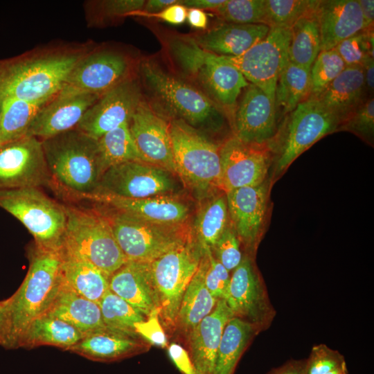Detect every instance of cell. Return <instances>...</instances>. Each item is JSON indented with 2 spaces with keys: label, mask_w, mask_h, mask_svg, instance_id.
Here are the masks:
<instances>
[{
  "label": "cell",
  "mask_w": 374,
  "mask_h": 374,
  "mask_svg": "<svg viewBox=\"0 0 374 374\" xmlns=\"http://www.w3.org/2000/svg\"><path fill=\"white\" fill-rule=\"evenodd\" d=\"M166 47L177 72L221 107L231 125L238 100L249 84L242 73L223 56L200 47L192 36L170 35Z\"/></svg>",
  "instance_id": "6da1fadb"
},
{
  "label": "cell",
  "mask_w": 374,
  "mask_h": 374,
  "mask_svg": "<svg viewBox=\"0 0 374 374\" xmlns=\"http://www.w3.org/2000/svg\"><path fill=\"white\" fill-rule=\"evenodd\" d=\"M139 73L154 103L164 116L182 120L198 130L217 132L231 121L225 111L192 84L163 69L152 59L143 60Z\"/></svg>",
  "instance_id": "7a4b0ae2"
},
{
  "label": "cell",
  "mask_w": 374,
  "mask_h": 374,
  "mask_svg": "<svg viewBox=\"0 0 374 374\" xmlns=\"http://www.w3.org/2000/svg\"><path fill=\"white\" fill-rule=\"evenodd\" d=\"M29 260L22 283L10 297L3 301L9 321L8 349L17 348L28 326L48 312L63 285L60 249L34 244Z\"/></svg>",
  "instance_id": "3957f363"
},
{
  "label": "cell",
  "mask_w": 374,
  "mask_h": 374,
  "mask_svg": "<svg viewBox=\"0 0 374 374\" xmlns=\"http://www.w3.org/2000/svg\"><path fill=\"white\" fill-rule=\"evenodd\" d=\"M41 141L55 193L73 200L97 189L104 172L97 139L75 127Z\"/></svg>",
  "instance_id": "277c9868"
},
{
  "label": "cell",
  "mask_w": 374,
  "mask_h": 374,
  "mask_svg": "<svg viewBox=\"0 0 374 374\" xmlns=\"http://www.w3.org/2000/svg\"><path fill=\"white\" fill-rule=\"evenodd\" d=\"M84 54L78 50L54 51L5 60L0 98L51 99L62 89Z\"/></svg>",
  "instance_id": "5b68a950"
},
{
  "label": "cell",
  "mask_w": 374,
  "mask_h": 374,
  "mask_svg": "<svg viewBox=\"0 0 374 374\" xmlns=\"http://www.w3.org/2000/svg\"><path fill=\"white\" fill-rule=\"evenodd\" d=\"M170 134L176 173L184 186L201 201L220 190L221 144L179 119L170 120Z\"/></svg>",
  "instance_id": "8992f818"
},
{
  "label": "cell",
  "mask_w": 374,
  "mask_h": 374,
  "mask_svg": "<svg viewBox=\"0 0 374 374\" xmlns=\"http://www.w3.org/2000/svg\"><path fill=\"white\" fill-rule=\"evenodd\" d=\"M339 125L338 119L317 98L310 96L299 104L282 119L274 139L268 145L272 155L271 184L314 143L337 132Z\"/></svg>",
  "instance_id": "52a82bcc"
},
{
  "label": "cell",
  "mask_w": 374,
  "mask_h": 374,
  "mask_svg": "<svg viewBox=\"0 0 374 374\" xmlns=\"http://www.w3.org/2000/svg\"><path fill=\"white\" fill-rule=\"evenodd\" d=\"M64 205L67 221L61 249L84 258L109 278L127 260L109 219L96 207Z\"/></svg>",
  "instance_id": "ba28073f"
},
{
  "label": "cell",
  "mask_w": 374,
  "mask_h": 374,
  "mask_svg": "<svg viewBox=\"0 0 374 374\" xmlns=\"http://www.w3.org/2000/svg\"><path fill=\"white\" fill-rule=\"evenodd\" d=\"M109 219L115 238L127 260L151 262L193 238L192 226L144 220L96 205Z\"/></svg>",
  "instance_id": "9c48e42d"
},
{
  "label": "cell",
  "mask_w": 374,
  "mask_h": 374,
  "mask_svg": "<svg viewBox=\"0 0 374 374\" xmlns=\"http://www.w3.org/2000/svg\"><path fill=\"white\" fill-rule=\"evenodd\" d=\"M0 208L19 220L39 247L61 249L66 227L65 205L48 197L40 188L0 190Z\"/></svg>",
  "instance_id": "30bf717a"
},
{
  "label": "cell",
  "mask_w": 374,
  "mask_h": 374,
  "mask_svg": "<svg viewBox=\"0 0 374 374\" xmlns=\"http://www.w3.org/2000/svg\"><path fill=\"white\" fill-rule=\"evenodd\" d=\"M204 250L193 237L185 244L150 262V272L160 305V321L174 332L184 292L198 269Z\"/></svg>",
  "instance_id": "8fae6325"
},
{
  "label": "cell",
  "mask_w": 374,
  "mask_h": 374,
  "mask_svg": "<svg viewBox=\"0 0 374 374\" xmlns=\"http://www.w3.org/2000/svg\"><path fill=\"white\" fill-rule=\"evenodd\" d=\"M177 177L150 163L127 161L107 168L94 192L132 199L177 196L181 185Z\"/></svg>",
  "instance_id": "7c38bea8"
},
{
  "label": "cell",
  "mask_w": 374,
  "mask_h": 374,
  "mask_svg": "<svg viewBox=\"0 0 374 374\" xmlns=\"http://www.w3.org/2000/svg\"><path fill=\"white\" fill-rule=\"evenodd\" d=\"M225 301L233 317L249 323L259 333L271 326L276 315L254 258L246 254L231 272Z\"/></svg>",
  "instance_id": "4fadbf2b"
},
{
  "label": "cell",
  "mask_w": 374,
  "mask_h": 374,
  "mask_svg": "<svg viewBox=\"0 0 374 374\" xmlns=\"http://www.w3.org/2000/svg\"><path fill=\"white\" fill-rule=\"evenodd\" d=\"M290 39V28L270 27L267 35L243 54L223 57L274 101L278 76L289 61Z\"/></svg>",
  "instance_id": "5bb4252c"
},
{
  "label": "cell",
  "mask_w": 374,
  "mask_h": 374,
  "mask_svg": "<svg viewBox=\"0 0 374 374\" xmlns=\"http://www.w3.org/2000/svg\"><path fill=\"white\" fill-rule=\"evenodd\" d=\"M44 186L55 188L41 140L26 135L0 145V190Z\"/></svg>",
  "instance_id": "9a60e30c"
},
{
  "label": "cell",
  "mask_w": 374,
  "mask_h": 374,
  "mask_svg": "<svg viewBox=\"0 0 374 374\" xmlns=\"http://www.w3.org/2000/svg\"><path fill=\"white\" fill-rule=\"evenodd\" d=\"M269 179L252 186L226 192L229 222L244 253L255 258L265 231L269 209Z\"/></svg>",
  "instance_id": "2e32d148"
},
{
  "label": "cell",
  "mask_w": 374,
  "mask_h": 374,
  "mask_svg": "<svg viewBox=\"0 0 374 374\" xmlns=\"http://www.w3.org/2000/svg\"><path fill=\"white\" fill-rule=\"evenodd\" d=\"M132 66L130 58L117 51L100 50L85 53L60 91L102 96L131 78Z\"/></svg>",
  "instance_id": "e0dca14e"
},
{
  "label": "cell",
  "mask_w": 374,
  "mask_h": 374,
  "mask_svg": "<svg viewBox=\"0 0 374 374\" xmlns=\"http://www.w3.org/2000/svg\"><path fill=\"white\" fill-rule=\"evenodd\" d=\"M220 154L221 190L257 186L268 179L272 164L268 146L247 145L232 135L220 145Z\"/></svg>",
  "instance_id": "ac0fdd59"
},
{
  "label": "cell",
  "mask_w": 374,
  "mask_h": 374,
  "mask_svg": "<svg viewBox=\"0 0 374 374\" xmlns=\"http://www.w3.org/2000/svg\"><path fill=\"white\" fill-rule=\"evenodd\" d=\"M142 98L138 82L131 77L103 94L86 111L76 127L98 139L128 123Z\"/></svg>",
  "instance_id": "d6986e66"
},
{
  "label": "cell",
  "mask_w": 374,
  "mask_h": 374,
  "mask_svg": "<svg viewBox=\"0 0 374 374\" xmlns=\"http://www.w3.org/2000/svg\"><path fill=\"white\" fill-rule=\"evenodd\" d=\"M278 126L274 101L249 83L233 116V135L247 145L268 146Z\"/></svg>",
  "instance_id": "ffe728a7"
},
{
  "label": "cell",
  "mask_w": 374,
  "mask_h": 374,
  "mask_svg": "<svg viewBox=\"0 0 374 374\" xmlns=\"http://www.w3.org/2000/svg\"><path fill=\"white\" fill-rule=\"evenodd\" d=\"M128 126L132 137L146 162L177 175L170 121L143 98L131 116Z\"/></svg>",
  "instance_id": "44dd1931"
},
{
  "label": "cell",
  "mask_w": 374,
  "mask_h": 374,
  "mask_svg": "<svg viewBox=\"0 0 374 374\" xmlns=\"http://www.w3.org/2000/svg\"><path fill=\"white\" fill-rule=\"evenodd\" d=\"M73 200L89 201L96 205L157 223L185 224L189 222L190 217L189 204L177 196L132 199L93 192L77 196Z\"/></svg>",
  "instance_id": "7402d4cb"
},
{
  "label": "cell",
  "mask_w": 374,
  "mask_h": 374,
  "mask_svg": "<svg viewBox=\"0 0 374 374\" xmlns=\"http://www.w3.org/2000/svg\"><path fill=\"white\" fill-rule=\"evenodd\" d=\"M100 96L60 91L38 112L26 135L43 140L76 127L86 111Z\"/></svg>",
  "instance_id": "603a6c76"
},
{
  "label": "cell",
  "mask_w": 374,
  "mask_h": 374,
  "mask_svg": "<svg viewBox=\"0 0 374 374\" xmlns=\"http://www.w3.org/2000/svg\"><path fill=\"white\" fill-rule=\"evenodd\" d=\"M233 314L224 299L190 332L186 342L197 374H213L224 329Z\"/></svg>",
  "instance_id": "cb8c5ba5"
},
{
  "label": "cell",
  "mask_w": 374,
  "mask_h": 374,
  "mask_svg": "<svg viewBox=\"0 0 374 374\" xmlns=\"http://www.w3.org/2000/svg\"><path fill=\"white\" fill-rule=\"evenodd\" d=\"M316 15L321 51L335 48L341 41L365 30L357 0H319Z\"/></svg>",
  "instance_id": "d4e9b609"
},
{
  "label": "cell",
  "mask_w": 374,
  "mask_h": 374,
  "mask_svg": "<svg viewBox=\"0 0 374 374\" xmlns=\"http://www.w3.org/2000/svg\"><path fill=\"white\" fill-rule=\"evenodd\" d=\"M109 290L145 317L160 308L150 262L127 260L109 277Z\"/></svg>",
  "instance_id": "484cf974"
},
{
  "label": "cell",
  "mask_w": 374,
  "mask_h": 374,
  "mask_svg": "<svg viewBox=\"0 0 374 374\" xmlns=\"http://www.w3.org/2000/svg\"><path fill=\"white\" fill-rule=\"evenodd\" d=\"M270 27L265 24H244L224 22L192 36L204 50L226 57L243 54L262 39Z\"/></svg>",
  "instance_id": "4316f807"
},
{
  "label": "cell",
  "mask_w": 374,
  "mask_h": 374,
  "mask_svg": "<svg viewBox=\"0 0 374 374\" xmlns=\"http://www.w3.org/2000/svg\"><path fill=\"white\" fill-rule=\"evenodd\" d=\"M147 343L139 337L106 328L84 335L69 351L93 361L111 362L147 350Z\"/></svg>",
  "instance_id": "83f0119b"
},
{
  "label": "cell",
  "mask_w": 374,
  "mask_h": 374,
  "mask_svg": "<svg viewBox=\"0 0 374 374\" xmlns=\"http://www.w3.org/2000/svg\"><path fill=\"white\" fill-rule=\"evenodd\" d=\"M317 98L341 125L368 98L362 66H346Z\"/></svg>",
  "instance_id": "f1b7e54d"
},
{
  "label": "cell",
  "mask_w": 374,
  "mask_h": 374,
  "mask_svg": "<svg viewBox=\"0 0 374 374\" xmlns=\"http://www.w3.org/2000/svg\"><path fill=\"white\" fill-rule=\"evenodd\" d=\"M206 266V253L204 249L198 269L184 292L176 319L174 332L185 341L193 329L213 310L218 301L211 295L205 285Z\"/></svg>",
  "instance_id": "f546056e"
},
{
  "label": "cell",
  "mask_w": 374,
  "mask_h": 374,
  "mask_svg": "<svg viewBox=\"0 0 374 374\" xmlns=\"http://www.w3.org/2000/svg\"><path fill=\"white\" fill-rule=\"evenodd\" d=\"M63 284L76 294L99 303L109 290V278L84 258L60 249Z\"/></svg>",
  "instance_id": "4dcf8cb0"
},
{
  "label": "cell",
  "mask_w": 374,
  "mask_h": 374,
  "mask_svg": "<svg viewBox=\"0 0 374 374\" xmlns=\"http://www.w3.org/2000/svg\"><path fill=\"white\" fill-rule=\"evenodd\" d=\"M45 314L65 321L84 335L106 328L98 303L76 294L64 284Z\"/></svg>",
  "instance_id": "1f68e13d"
},
{
  "label": "cell",
  "mask_w": 374,
  "mask_h": 374,
  "mask_svg": "<svg viewBox=\"0 0 374 374\" xmlns=\"http://www.w3.org/2000/svg\"><path fill=\"white\" fill-rule=\"evenodd\" d=\"M84 335L65 321L44 314L30 323L20 338L17 348L52 346L69 351Z\"/></svg>",
  "instance_id": "d6a6232c"
},
{
  "label": "cell",
  "mask_w": 374,
  "mask_h": 374,
  "mask_svg": "<svg viewBox=\"0 0 374 374\" xmlns=\"http://www.w3.org/2000/svg\"><path fill=\"white\" fill-rule=\"evenodd\" d=\"M202 201L192 230L202 248L211 249L230 223L226 193L220 190Z\"/></svg>",
  "instance_id": "836d02e7"
},
{
  "label": "cell",
  "mask_w": 374,
  "mask_h": 374,
  "mask_svg": "<svg viewBox=\"0 0 374 374\" xmlns=\"http://www.w3.org/2000/svg\"><path fill=\"white\" fill-rule=\"evenodd\" d=\"M258 334L249 323L232 317L224 329L213 374H233L241 356Z\"/></svg>",
  "instance_id": "e575fe53"
},
{
  "label": "cell",
  "mask_w": 374,
  "mask_h": 374,
  "mask_svg": "<svg viewBox=\"0 0 374 374\" xmlns=\"http://www.w3.org/2000/svg\"><path fill=\"white\" fill-rule=\"evenodd\" d=\"M311 96L310 69L290 61L278 78L274 96L278 121Z\"/></svg>",
  "instance_id": "d590c367"
},
{
  "label": "cell",
  "mask_w": 374,
  "mask_h": 374,
  "mask_svg": "<svg viewBox=\"0 0 374 374\" xmlns=\"http://www.w3.org/2000/svg\"><path fill=\"white\" fill-rule=\"evenodd\" d=\"M316 10L301 17L290 28L289 61L309 69L321 51Z\"/></svg>",
  "instance_id": "8d00e7d4"
},
{
  "label": "cell",
  "mask_w": 374,
  "mask_h": 374,
  "mask_svg": "<svg viewBox=\"0 0 374 374\" xmlns=\"http://www.w3.org/2000/svg\"><path fill=\"white\" fill-rule=\"evenodd\" d=\"M50 100L0 98V145L26 136L38 112Z\"/></svg>",
  "instance_id": "74e56055"
},
{
  "label": "cell",
  "mask_w": 374,
  "mask_h": 374,
  "mask_svg": "<svg viewBox=\"0 0 374 374\" xmlns=\"http://www.w3.org/2000/svg\"><path fill=\"white\" fill-rule=\"evenodd\" d=\"M97 141L103 172L112 166L127 161L146 162L132 137L128 123L107 132Z\"/></svg>",
  "instance_id": "f35d334b"
},
{
  "label": "cell",
  "mask_w": 374,
  "mask_h": 374,
  "mask_svg": "<svg viewBox=\"0 0 374 374\" xmlns=\"http://www.w3.org/2000/svg\"><path fill=\"white\" fill-rule=\"evenodd\" d=\"M98 305L107 328L130 336L139 337L134 330V324L146 319L141 312L109 290Z\"/></svg>",
  "instance_id": "ab89813d"
},
{
  "label": "cell",
  "mask_w": 374,
  "mask_h": 374,
  "mask_svg": "<svg viewBox=\"0 0 374 374\" xmlns=\"http://www.w3.org/2000/svg\"><path fill=\"white\" fill-rule=\"evenodd\" d=\"M319 0H265L267 26L290 28L304 15L314 11Z\"/></svg>",
  "instance_id": "60d3db41"
},
{
  "label": "cell",
  "mask_w": 374,
  "mask_h": 374,
  "mask_svg": "<svg viewBox=\"0 0 374 374\" xmlns=\"http://www.w3.org/2000/svg\"><path fill=\"white\" fill-rule=\"evenodd\" d=\"M212 12L228 23L267 25L265 0H225Z\"/></svg>",
  "instance_id": "b9f144b4"
},
{
  "label": "cell",
  "mask_w": 374,
  "mask_h": 374,
  "mask_svg": "<svg viewBox=\"0 0 374 374\" xmlns=\"http://www.w3.org/2000/svg\"><path fill=\"white\" fill-rule=\"evenodd\" d=\"M346 67L335 48L321 51L310 68L311 96L318 97Z\"/></svg>",
  "instance_id": "7bdbcfd3"
},
{
  "label": "cell",
  "mask_w": 374,
  "mask_h": 374,
  "mask_svg": "<svg viewBox=\"0 0 374 374\" xmlns=\"http://www.w3.org/2000/svg\"><path fill=\"white\" fill-rule=\"evenodd\" d=\"M335 48L346 66H362L368 56L373 57V27L345 39Z\"/></svg>",
  "instance_id": "ee69618b"
},
{
  "label": "cell",
  "mask_w": 374,
  "mask_h": 374,
  "mask_svg": "<svg viewBox=\"0 0 374 374\" xmlns=\"http://www.w3.org/2000/svg\"><path fill=\"white\" fill-rule=\"evenodd\" d=\"M348 131L365 142L373 145L374 98H367L343 123L338 131Z\"/></svg>",
  "instance_id": "f6af8a7d"
},
{
  "label": "cell",
  "mask_w": 374,
  "mask_h": 374,
  "mask_svg": "<svg viewBox=\"0 0 374 374\" xmlns=\"http://www.w3.org/2000/svg\"><path fill=\"white\" fill-rule=\"evenodd\" d=\"M211 250L216 260L230 273L239 265L244 256L240 242L230 223Z\"/></svg>",
  "instance_id": "bcb514c9"
},
{
  "label": "cell",
  "mask_w": 374,
  "mask_h": 374,
  "mask_svg": "<svg viewBox=\"0 0 374 374\" xmlns=\"http://www.w3.org/2000/svg\"><path fill=\"white\" fill-rule=\"evenodd\" d=\"M305 359V374H327L346 362L342 354L324 344L314 345Z\"/></svg>",
  "instance_id": "7dc6e473"
},
{
  "label": "cell",
  "mask_w": 374,
  "mask_h": 374,
  "mask_svg": "<svg viewBox=\"0 0 374 374\" xmlns=\"http://www.w3.org/2000/svg\"><path fill=\"white\" fill-rule=\"evenodd\" d=\"M144 0H107L96 1L93 7L94 21H105L117 19L132 15L134 12L141 10Z\"/></svg>",
  "instance_id": "c3c4849f"
},
{
  "label": "cell",
  "mask_w": 374,
  "mask_h": 374,
  "mask_svg": "<svg viewBox=\"0 0 374 374\" xmlns=\"http://www.w3.org/2000/svg\"><path fill=\"white\" fill-rule=\"evenodd\" d=\"M205 249L206 253L205 285L214 298L217 300H225L231 278L230 272L216 260L211 249Z\"/></svg>",
  "instance_id": "681fc988"
},
{
  "label": "cell",
  "mask_w": 374,
  "mask_h": 374,
  "mask_svg": "<svg viewBox=\"0 0 374 374\" xmlns=\"http://www.w3.org/2000/svg\"><path fill=\"white\" fill-rule=\"evenodd\" d=\"M160 308L153 310L144 321L134 324L136 333L146 342L164 348L168 346L166 333L160 321Z\"/></svg>",
  "instance_id": "f907efd6"
},
{
  "label": "cell",
  "mask_w": 374,
  "mask_h": 374,
  "mask_svg": "<svg viewBox=\"0 0 374 374\" xmlns=\"http://www.w3.org/2000/svg\"><path fill=\"white\" fill-rule=\"evenodd\" d=\"M187 9L178 0V2L168 6L157 13L148 15L141 14L136 11L132 15L157 18L172 25H181L186 21Z\"/></svg>",
  "instance_id": "816d5d0a"
},
{
  "label": "cell",
  "mask_w": 374,
  "mask_h": 374,
  "mask_svg": "<svg viewBox=\"0 0 374 374\" xmlns=\"http://www.w3.org/2000/svg\"><path fill=\"white\" fill-rule=\"evenodd\" d=\"M170 358L184 374H197L188 351L181 345L172 343L168 346Z\"/></svg>",
  "instance_id": "f5cc1de1"
},
{
  "label": "cell",
  "mask_w": 374,
  "mask_h": 374,
  "mask_svg": "<svg viewBox=\"0 0 374 374\" xmlns=\"http://www.w3.org/2000/svg\"><path fill=\"white\" fill-rule=\"evenodd\" d=\"M305 359H291L271 368L267 374H305Z\"/></svg>",
  "instance_id": "db71d44e"
},
{
  "label": "cell",
  "mask_w": 374,
  "mask_h": 374,
  "mask_svg": "<svg viewBox=\"0 0 374 374\" xmlns=\"http://www.w3.org/2000/svg\"><path fill=\"white\" fill-rule=\"evenodd\" d=\"M186 21L192 28L197 30H206L208 24L206 13L202 10L195 8L187 9Z\"/></svg>",
  "instance_id": "11a10c76"
},
{
  "label": "cell",
  "mask_w": 374,
  "mask_h": 374,
  "mask_svg": "<svg viewBox=\"0 0 374 374\" xmlns=\"http://www.w3.org/2000/svg\"><path fill=\"white\" fill-rule=\"evenodd\" d=\"M367 96L373 97L374 91V58L368 56L362 65Z\"/></svg>",
  "instance_id": "9f6ffc18"
},
{
  "label": "cell",
  "mask_w": 374,
  "mask_h": 374,
  "mask_svg": "<svg viewBox=\"0 0 374 374\" xmlns=\"http://www.w3.org/2000/svg\"><path fill=\"white\" fill-rule=\"evenodd\" d=\"M225 0H179L186 8H195L202 10L213 11L221 6Z\"/></svg>",
  "instance_id": "6f0895ef"
},
{
  "label": "cell",
  "mask_w": 374,
  "mask_h": 374,
  "mask_svg": "<svg viewBox=\"0 0 374 374\" xmlns=\"http://www.w3.org/2000/svg\"><path fill=\"white\" fill-rule=\"evenodd\" d=\"M177 2L178 0H148L145 1L142 10L138 12L141 14H154Z\"/></svg>",
  "instance_id": "680465c9"
},
{
  "label": "cell",
  "mask_w": 374,
  "mask_h": 374,
  "mask_svg": "<svg viewBox=\"0 0 374 374\" xmlns=\"http://www.w3.org/2000/svg\"><path fill=\"white\" fill-rule=\"evenodd\" d=\"M9 335V321L3 301H0V346L6 348Z\"/></svg>",
  "instance_id": "91938a15"
},
{
  "label": "cell",
  "mask_w": 374,
  "mask_h": 374,
  "mask_svg": "<svg viewBox=\"0 0 374 374\" xmlns=\"http://www.w3.org/2000/svg\"><path fill=\"white\" fill-rule=\"evenodd\" d=\"M364 22L365 30L373 27L374 20V1L357 0Z\"/></svg>",
  "instance_id": "94428289"
},
{
  "label": "cell",
  "mask_w": 374,
  "mask_h": 374,
  "mask_svg": "<svg viewBox=\"0 0 374 374\" xmlns=\"http://www.w3.org/2000/svg\"><path fill=\"white\" fill-rule=\"evenodd\" d=\"M348 368L346 366V362H344L339 365V366L336 367L335 368L332 369L330 372H328L327 374H348Z\"/></svg>",
  "instance_id": "6125c7cd"
},
{
  "label": "cell",
  "mask_w": 374,
  "mask_h": 374,
  "mask_svg": "<svg viewBox=\"0 0 374 374\" xmlns=\"http://www.w3.org/2000/svg\"><path fill=\"white\" fill-rule=\"evenodd\" d=\"M4 66H5V61H1L0 62V82L3 75Z\"/></svg>",
  "instance_id": "be15d7a7"
},
{
  "label": "cell",
  "mask_w": 374,
  "mask_h": 374,
  "mask_svg": "<svg viewBox=\"0 0 374 374\" xmlns=\"http://www.w3.org/2000/svg\"><path fill=\"white\" fill-rule=\"evenodd\" d=\"M0 118H1V104H0Z\"/></svg>",
  "instance_id": "e7e4bbea"
}]
</instances>
